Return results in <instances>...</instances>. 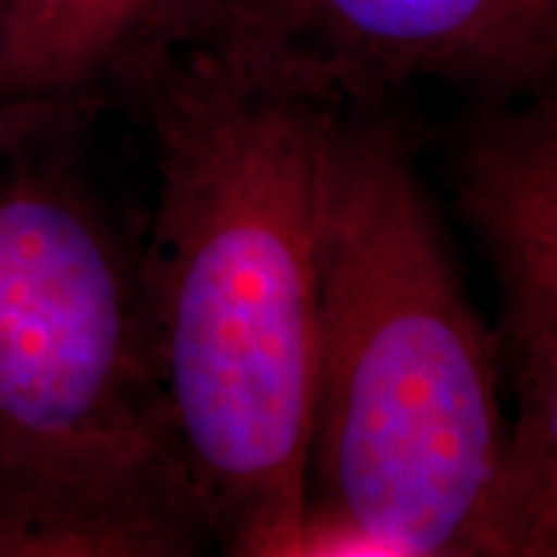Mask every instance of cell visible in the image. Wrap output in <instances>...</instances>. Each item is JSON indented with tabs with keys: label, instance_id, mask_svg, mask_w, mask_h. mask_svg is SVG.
Segmentation results:
<instances>
[{
	"label": "cell",
	"instance_id": "obj_1",
	"mask_svg": "<svg viewBox=\"0 0 557 557\" xmlns=\"http://www.w3.org/2000/svg\"><path fill=\"white\" fill-rule=\"evenodd\" d=\"M350 100L263 0H214L124 106L156 164L137 258L161 394L226 555L304 552L319 233Z\"/></svg>",
	"mask_w": 557,
	"mask_h": 557
},
{
	"label": "cell",
	"instance_id": "obj_2",
	"mask_svg": "<svg viewBox=\"0 0 557 557\" xmlns=\"http://www.w3.org/2000/svg\"><path fill=\"white\" fill-rule=\"evenodd\" d=\"M498 379L403 124L350 100L319 233L300 555H478L508 437Z\"/></svg>",
	"mask_w": 557,
	"mask_h": 557
},
{
	"label": "cell",
	"instance_id": "obj_3",
	"mask_svg": "<svg viewBox=\"0 0 557 557\" xmlns=\"http://www.w3.org/2000/svg\"><path fill=\"white\" fill-rule=\"evenodd\" d=\"M78 143L0 137V557L196 555L139 258Z\"/></svg>",
	"mask_w": 557,
	"mask_h": 557
},
{
	"label": "cell",
	"instance_id": "obj_4",
	"mask_svg": "<svg viewBox=\"0 0 557 557\" xmlns=\"http://www.w3.org/2000/svg\"><path fill=\"white\" fill-rule=\"evenodd\" d=\"M449 183L498 282V362L515 394L478 557H515L557 505V78L474 102L449 143Z\"/></svg>",
	"mask_w": 557,
	"mask_h": 557
},
{
	"label": "cell",
	"instance_id": "obj_5",
	"mask_svg": "<svg viewBox=\"0 0 557 557\" xmlns=\"http://www.w3.org/2000/svg\"><path fill=\"white\" fill-rule=\"evenodd\" d=\"M362 100L437 81L505 100L557 78L552 0H263Z\"/></svg>",
	"mask_w": 557,
	"mask_h": 557
},
{
	"label": "cell",
	"instance_id": "obj_6",
	"mask_svg": "<svg viewBox=\"0 0 557 557\" xmlns=\"http://www.w3.org/2000/svg\"><path fill=\"white\" fill-rule=\"evenodd\" d=\"M214 0H0V137L81 139Z\"/></svg>",
	"mask_w": 557,
	"mask_h": 557
},
{
	"label": "cell",
	"instance_id": "obj_7",
	"mask_svg": "<svg viewBox=\"0 0 557 557\" xmlns=\"http://www.w3.org/2000/svg\"><path fill=\"white\" fill-rule=\"evenodd\" d=\"M515 557H557V505H552L536 523L523 533Z\"/></svg>",
	"mask_w": 557,
	"mask_h": 557
},
{
	"label": "cell",
	"instance_id": "obj_8",
	"mask_svg": "<svg viewBox=\"0 0 557 557\" xmlns=\"http://www.w3.org/2000/svg\"><path fill=\"white\" fill-rule=\"evenodd\" d=\"M552 3H555V10H557V0H552Z\"/></svg>",
	"mask_w": 557,
	"mask_h": 557
}]
</instances>
